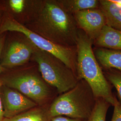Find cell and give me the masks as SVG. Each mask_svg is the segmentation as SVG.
Segmentation results:
<instances>
[{"label": "cell", "mask_w": 121, "mask_h": 121, "mask_svg": "<svg viewBox=\"0 0 121 121\" xmlns=\"http://www.w3.org/2000/svg\"><path fill=\"white\" fill-rule=\"evenodd\" d=\"M33 26L31 30L54 43L68 47L76 45L78 27L73 14L58 1L43 2Z\"/></svg>", "instance_id": "obj_1"}, {"label": "cell", "mask_w": 121, "mask_h": 121, "mask_svg": "<svg viewBox=\"0 0 121 121\" xmlns=\"http://www.w3.org/2000/svg\"><path fill=\"white\" fill-rule=\"evenodd\" d=\"M93 44V40L83 31L78 30L75 45L76 75L79 80H84L87 83L96 99L102 98L112 106L115 95L96 58Z\"/></svg>", "instance_id": "obj_2"}, {"label": "cell", "mask_w": 121, "mask_h": 121, "mask_svg": "<svg viewBox=\"0 0 121 121\" xmlns=\"http://www.w3.org/2000/svg\"><path fill=\"white\" fill-rule=\"evenodd\" d=\"M96 98L91 87L84 80H80L76 85L56 97L49 104L51 117L65 116L87 120L95 105Z\"/></svg>", "instance_id": "obj_3"}, {"label": "cell", "mask_w": 121, "mask_h": 121, "mask_svg": "<svg viewBox=\"0 0 121 121\" xmlns=\"http://www.w3.org/2000/svg\"><path fill=\"white\" fill-rule=\"evenodd\" d=\"M32 57L38 64L43 80L60 94L73 88L79 81L72 69L52 54L35 47Z\"/></svg>", "instance_id": "obj_4"}, {"label": "cell", "mask_w": 121, "mask_h": 121, "mask_svg": "<svg viewBox=\"0 0 121 121\" xmlns=\"http://www.w3.org/2000/svg\"><path fill=\"white\" fill-rule=\"evenodd\" d=\"M5 31L17 32L24 35L35 48L55 56L76 74V48L54 43L13 17L6 18L0 25V34Z\"/></svg>", "instance_id": "obj_5"}, {"label": "cell", "mask_w": 121, "mask_h": 121, "mask_svg": "<svg viewBox=\"0 0 121 121\" xmlns=\"http://www.w3.org/2000/svg\"><path fill=\"white\" fill-rule=\"evenodd\" d=\"M0 79L3 85L18 91L38 105L48 104L52 98L51 86L41 76L33 72L21 71Z\"/></svg>", "instance_id": "obj_6"}, {"label": "cell", "mask_w": 121, "mask_h": 121, "mask_svg": "<svg viewBox=\"0 0 121 121\" xmlns=\"http://www.w3.org/2000/svg\"><path fill=\"white\" fill-rule=\"evenodd\" d=\"M0 96L6 118L15 117L38 106L18 91L4 85L1 88Z\"/></svg>", "instance_id": "obj_7"}, {"label": "cell", "mask_w": 121, "mask_h": 121, "mask_svg": "<svg viewBox=\"0 0 121 121\" xmlns=\"http://www.w3.org/2000/svg\"><path fill=\"white\" fill-rule=\"evenodd\" d=\"M73 15L78 28L93 41L106 25L105 15L99 8L79 11L73 13Z\"/></svg>", "instance_id": "obj_8"}, {"label": "cell", "mask_w": 121, "mask_h": 121, "mask_svg": "<svg viewBox=\"0 0 121 121\" xmlns=\"http://www.w3.org/2000/svg\"><path fill=\"white\" fill-rule=\"evenodd\" d=\"M35 47L29 41L15 40L9 43L1 58L4 68H13L24 65L32 57Z\"/></svg>", "instance_id": "obj_9"}, {"label": "cell", "mask_w": 121, "mask_h": 121, "mask_svg": "<svg viewBox=\"0 0 121 121\" xmlns=\"http://www.w3.org/2000/svg\"><path fill=\"white\" fill-rule=\"evenodd\" d=\"M93 44L97 48L121 51V30L106 25Z\"/></svg>", "instance_id": "obj_10"}, {"label": "cell", "mask_w": 121, "mask_h": 121, "mask_svg": "<svg viewBox=\"0 0 121 121\" xmlns=\"http://www.w3.org/2000/svg\"><path fill=\"white\" fill-rule=\"evenodd\" d=\"M93 51L99 63L104 68L121 70V51L97 48Z\"/></svg>", "instance_id": "obj_11"}, {"label": "cell", "mask_w": 121, "mask_h": 121, "mask_svg": "<svg viewBox=\"0 0 121 121\" xmlns=\"http://www.w3.org/2000/svg\"><path fill=\"white\" fill-rule=\"evenodd\" d=\"M99 8L105 15L106 25L121 30V5L112 0H100Z\"/></svg>", "instance_id": "obj_12"}, {"label": "cell", "mask_w": 121, "mask_h": 121, "mask_svg": "<svg viewBox=\"0 0 121 121\" xmlns=\"http://www.w3.org/2000/svg\"><path fill=\"white\" fill-rule=\"evenodd\" d=\"M49 104L38 105L15 117L4 118L3 121H51Z\"/></svg>", "instance_id": "obj_13"}, {"label": "cell", "mask_w": 121, "mask_h": 121, "mask_svg": "<svg viewBox=\"0 0 121 121\" xmlns=\"http://www.w3.org/2000/svg\"><path fill=\"white\" fill-rule=\"evenodd\" d=\"M68 12L73 14L79 11L89 9L99 8V0H58Z\"/></svg>", "instance_id": "obj_14"}, {"label": "cell", "mask_w": 121, "mask_h": 121, "mask_svg": "<svg viewBox=\"0 0 121 121\" xmlns=\"http://www.w3.org/2000/svg\"><path fill=\"white\" fill-rule=\"evenodd\" d=\"M111 105L105 99H96L95 106L87 121H106L108 108Z\"/></svg>", "instance_id": "obj_15"}, {"label": "cell", "mask_w": 121, "mask_h": 121, "mask_svg": "<svg viewBox=\"0 0 121 121\" xmlns=\"http://www.w3.org/2000/svg\"><path fill=\"white\" fill-rule=\"evenodd\" d=\"M104 74L109 83L116 89L119 101L121 104V70L109 69Z\"/></svg>", "instance_id": "obj_16"}, {"label": "cell", "mask_w": 121, "mask_h": 121, "mask_svg": "<svg viewBox=\"0 0 121 121\" xmlns=\"http://www.w3.org/2000/svg\"><path fill=\"white\" fill-rule=\"evenodd\" d=\"M26 3L24 0H10L9 5L13 12L20 13L22 12L25 9Z\"/></svg>", "instance_id": "obj_17"}, {"label": "cell", "mask_w": 121, "mask_h": 121, "mask_svg": "<svg viewBox=\"0 0 121 121\" xmlns=\"http://www.w3.org/2000/svg\"><path fill=\"white\" fill-rule=\"evenodd\" d=\"M112 106L113 111L111 121H121V104L115 95Z\"/></svg>", "instance_id": "obj_18"}, {"label": "cell", "mask_w": 121, "mask_h": 121, "mask_svg": "<svg viewBox=\"0 0 121 121\" xmlns=\"http://www.w3.org/2000/svg\"><path fill=\"white\" fill-rule=\"evenodd\" d=\"M51 121H87V120L72 118L65 116H56L52 117Z\"/></svg>", "instance_id": "obj_19"}, {"label": "cell", "mask_w": 121, "mask_h": 121, "mask_svg": "<svg viewBox=\"0 0 121 121\" xmlns=\"http://www.w3.org/2000/svg\"><path fill=\"white\" fill-rule=\"evenodd\" d=\"M4 43V37L3 36L0 37V74L1 73L3 72V71L4 70V68L2 67L1 64V53L2 49L3 48Z\"/></svg>", "instance_id": "obj_20"}, {"label": "cell", "mask_w": 121, "mask_h": 121, "mask_svg": "<svg viewBox=\"0 0 121 121\" xmlns=\"http://www.w3.org/2000/svg\"><path fill=\"white\" fill-rule=\"evenodd\" d=\"M2 85H3V83H2V81L0 78V121H3L4 118L2 101H1V96H0V91H1V87L2 86Z\"/></svg>", "instance_id": "obj_21"}, {"label": "cell", "mask_w": 121, "mask_h": 121, "mask_svg": "<svg viewBox=\"0 0 121 121\" xmlns=\"http://www.w3.org/2000/svg\"><path fill=\"white\" fill-rule=\"evenodd\" d=\"M113 2L121 5V0H112Z\"/></svg>", "instance_id": "obj_22"}, {"label": "cell", "mask_w": 121, "mask_h": 121, "mask_svg": "<svg viewBox=\"0 0 121 121\" xmlns=\"http://www.w3.org/2000/svg\"></svg>", "instance_id": "obj_23"}]
</instances>
